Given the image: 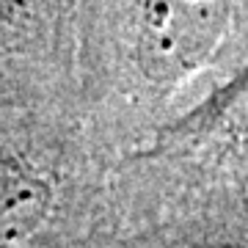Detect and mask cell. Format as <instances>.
Here are the masks:
<instances>
[{
  "label": "cell",
  "instance_id": "1",
  "mask_svg": "<svg viewBox=\"0 0 248 248\" xmlns=\"http://www.w3.org/2000/svg\"><path fill=\"white\" fill-rule=\"evenodd\" d=\"M232 0H138L135 45L141 66L160 83L202 69L221 45Z\"/></svg>",
  "mask_w": 248,
  "mask_h": 248
},
{
  "label": "cell",
  "instance_id": "2",
  "mask_svg": "<svg viewBox=\"0 0 248 248\" xmlns=\"http://www.w3.org/2000/svg\"><path fill=\"white\" fill-rule=\"evenodd\" d=\"M53 202L42 174L19 160L0 157V248H17L33 234Z\"/></svg>",
  "mask_w": 248,
  "mask_h": 248
},
{
  "label": "cell",
  "instance_id": "3",
  "mask_svg": "<svg viewBox=\"0 0 248 248\" xmlns=\"http://www.w3.org/2000/svg\"><path fill=\"white\" fill-rule=\"evenodd\" d=\"M243 105H248V69L243 72V75H237V78L232 80L229 86L207 105V116L213 119V116H218V113H226V110H234V108H243Z\"/></svg>",
  "mask_w": 248,
  "mask_h": 248
},
{
  "label": "cell",
  "instance_id": "4",
  "mask_svg": "<svg viewBox=\"0 0 248 248\" xmlns=\"http://www.w3.org/2000/svg\"><path fill=\"white\" fill-rule=\"evenodd\" d=\"M199 248H243V246H234V243H213V246H199Z\"/></svg>",
  "mask_w": 248,
  "mask_h": 248
}]
</instances>
